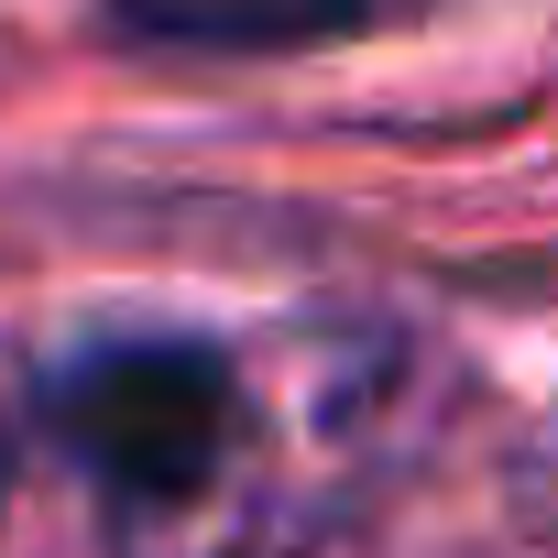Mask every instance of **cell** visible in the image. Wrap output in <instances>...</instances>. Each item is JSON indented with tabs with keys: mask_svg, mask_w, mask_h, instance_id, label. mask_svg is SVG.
<instances>
[{
	"mask_svg": "<svg viewBox=\"0 0 558 558\" xmlns=\"http://www.w3.org/2000/svg\"><path fill=\"white\" fill-rule=\"evenodd\" d=\"M0 493H12V427H0Z\"/></svg>",
	"mask_w": 558,
	"mask_h": 558,
	"instance_id": "cell-3",
	"label": "cell"
},
{
	"mask_svg": "<svg viewBox=\"0 0 558 558\" xmlns=\"http://www.w3.org/2000/svg\"><path fill=\"white\" fill-rule=\"evenodd\" d=\"M384 0H99L121 45H175V56H307L340 45Z\"/></svg>",
	"mask_w": 558,
	"mask_h": 558,
	"instance_id": "cell-2",
	"label": "cell"
},
{
	"mask_svg": "<svg viewBox=\"0 0 558 558\" xmlns=\"http://www.w3.org/2000/svg\"><path fill=\"white\" fill-rule=\"evenodd\" d=\"M263 395L274 373L219 340L121 329L45 384V416L110 504L121 558H274L286 514L263 471H286V405Z\"/></svg>",
	"mask_w": 558,
	"mask_h": 558,
	"instance_id": "cell-1",
	"label": "cell"
}]
</instances>
